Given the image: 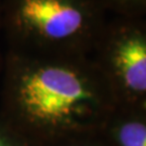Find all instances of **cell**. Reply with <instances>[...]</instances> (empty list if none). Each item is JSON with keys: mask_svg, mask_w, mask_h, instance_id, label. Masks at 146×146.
<instances>
[{"mask_svg": "<svg viewBox=\"0 0 146 146\" xmlns=\"http://www.w3.org/2000/svg\"><path fill=\"white\" fill-rule=\"evenodd\" d=\"M0 111L39 146L95 135L110 121L99 75L78 55H38L7 49Z\"/></svg>", "mask_w": 146, "mask_h": 146, "instance_id": "6da1fadb", "label": "cell"}, {"mask_svg": "<svg viewBox=\"0 0 146 146\" xmlns=\"http://www.w3.org/2000/svg\"><path fill=\"white\" fill-rule=\"evenodd\" d=\"M93 28L87 0H2L8 49L38 55H78Z\"/></svg>", "mask_w": 146, "mask_h": 146, "instance_id": "7a4b0ae2", "label": "cell"}, {"mask_svg": "<svg viewBox=\"0 0 146 146\" xmlns=\"http://www.w3.org/2000/svg\"><path fill=\"white\" fill-rule=\"evenodd\" d=\"M108 62L120 84L131 94H146V38L130 35L110 47Z\"/></svg>", "mask_w": 146, "mask_h": 146, "instance_id": "3957f363", "label": "cell"}, {"mask_svg": "<svg viewBox=\"0 0 146 146\" xmlns=\"http://www.w3.org/2000/svg\"><path fill=\"white\" fill-rule=\"evenodd\" d=\"M110 136L117 146H146V121L128 119L110 125Z\"/></svg>", "mask_w": 146, "mask_h": 146, "instance_id": "277c9868", "label": "cell"}, {"mask_svg": "<svg viewBox=\"0 0 146 146\" xmlns=\"http://www.w3.org/2000/svg\"><path fill=\"white\" fill-rule=\"evenodd\" d=\"M0 146H39L0 111Z\"/></svg>", "mask_w": 146, "mask_h": 146, "instance_id": "5b68a950", "label": "cell"}, {"mask_svg": "<svg viewBox=\"0 0 146 146\" xmlns=\"http://www.w3.org/2000/svg\"><path fill=\"white\" fill-rule=\"evenodd\" d=\"M48 146H107L105 143L98 139V134L95 135L77 136L73 139H67L63 141L53 143Z\"/></svg>", "mask_w": 146, "mask_h": 146, "instance_id": "8992f818", "label": "cell"}, {"mask_svg": "<svg viewBox=\"0 0 146 146\" xmlns=\"http://www.w3.org/2000/svg\"><path fill=\"white\" fill-rule=\"evenodd\" d=\"M2 67H3V54L0 53V79H1V74H2Z\"/></svg>", "mask_w": 146, "mask_h": 146, "instance_id": "52a82bcc", "label": "cell"}, {"mask_svg": "<svg viewBox=\"0 0 146 146\" xmlns=\"http://www.w3.org/2000/svg\"><path fill=\"white\" fill-rule=\"evenodd\" d=\"M1 15H2V0H0V33H1Z\"/></svg>", "mask_w": 146, "mask_h": 146, "instance_id": "ba28073f", "label": "cell"}]
</instances>
